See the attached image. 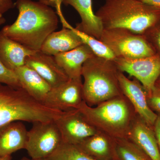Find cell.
<instances>
[{"mask_svg": "<svg viewBox=\"0 0 160 160\" xmlns=\"http://www.w3.org/2000/svg\"><path fill=\"white\" fill-rule=\"evenodd\" d=\"M6 22V20L5 18L2 17L0 18V26H2L3 24H5Z\"/></svg>", "mask_w": 160, "mask_h": 160, "instance_id": "4dcf8cb0", "label": "cell"}, {"mask_svg": "<svg viewBox=\"0 0 160 160\" xmlns=\"http://www.w3.org/2000/svg\"><path fill=\"white\" fill-rule=\"evenodd\" d=\"M60 31L52 32L43 43L40 51L49 55H57L74 49L82 45V41L66 22Z\"/></svg>", "mask_w": 160, "mask_h": 160, "instance_id": "4fadbf2b", "label": "cell"}, {"mask_svg": "<svg viewBox=\"0 0 160 160\" xmlns=\"http://www.w3.org/2000/svg\"><path fill=\"white\" fill-rule=\"evenodd\" d=\"M119 71L113 60L95 55L86 60L82 71L84 102L92 107L123 94L119 82Z\"/></svg>", "mask_w": 160, "mask_h": 160, "instance_id": "277c9868", "label": "cell"}, {"mask_svg": "<svg viewBox=\"0 0 160 160\" xmlns=\"http://www.w3.org/2000/svg\"><path fill=\"white\" fill-rule=\"evenodd\" d=\"M104 29L123 28L143 34L160 20V9L139 0H105L97 12Z\"/></svg>", "mask_w": 160, "mask_h": 160, "instance_id": "7a4b0ae2", "label": "cell"}, {"mask_svg": "<svg viewBox=\"0 0 160 160\" xmlns=\"http://www.w3.org/2000/svg\"><path fill=\"white\" fill-rule=\"evenodd\" d=\"M77 146L97 160H112L117 157L114 138L102 132L98 131Z\"/></svg>", "mask_w": 160, "mask_h": 160, "instance_id": "ac0fdd59", "label": "cell"}, {"mask_svg": "<svg viewBox=\"0 0 160 160\" xmlns=\"http://www.w3.org/2000/svg\"><path fill=\"white\" fill-rule=\"evenodd\" d=\"M118 80L122 92L129 100L138 115L147 125L153 128L158 114L152 111L147 102V92L136 79L131 80L119 71Z\"/></svg>", "mask_w": 160, "mask_h": 160, "instance_id": "8fae6325", "label": "cell"}, {"mask_svg": "<svg viewBox=\"0 0 160 160\" xmlns=\"http://www.w3.org/2000/svg\"><path fill=\"white\" fill-rule=\"evenodd\" d=\"M114 62L118 69L137 79L147 92L154 88L160 77V55L139 58H116Z\"/></svg>", "mask_w": 160, "mask_h": 160, "instance_id": "ba28073f", "label": "cell"}, {"mask_svg": "<svg viewBox=\"0 0 160 160\" xmlns=\"http://www.w3.org/2000/svg\"><path fill=\"white\" fill-rule=\"evenodd\" d=\"M147 98L150 109L156 113H160V83L157 82L153 89L147 92Z\"/></svg>", "mask_w": 160, "mask_h": 160, "instance_id": "d4e9b609", "label": "cell"}, {"mask_svg": "<svg viewBox=\"0 0 160 160\" xmlns=\"http://www.w3.org/2000/svg\"><path fill=\"white\" fill-rule=\"evenodd\" d=\"M28 131L22 121H15L0 127V157L25 149Z\"/></svg>", "mask_w": 160, "mask_h": 160, "instance_id": "2e32d148", "label": "cell"}, {"mask_svg": "<svg viewBox=\"0 0 160 160\" xmlns=\"http://www.w3.org/2000/svg\"><path fill=\"white\" fill-rule=\"evenodd\" d=\"M21 160H44V159H29L26 157H23Z\"/></svg>", "mask_w": 160, "mask_h": 160, "instance_id": "1f68e13d", "label": "cell"}, {"mask_svg": "<svg viewBox=\"0 0 160 160\" xmlns=\"http://www.w3.org/2000/svg\"><path fill=\"white\" fill-rule=\"evenodd\" d=\"M32 124L27 132L25 149L31 158H46L62 143L61 133L54 120L34 122Z\"/></svg>", "mask_w": 160, "mask_h": 160, "instance_id": "52a82bcc", "label": "cell"}, {"mask_svg": "<svg viewBox=\"0 0 160 160\" xmlns=\"http://www.w3.org/2000/svg\"><path fill=\"white\" fill-rule=\"evenodd\" d=\"M157 82H158L160 83V77L158 79Z\"/></svg>", "mask_w": 160, "mask_h": 160, "instance_id": "d6a6232c", "label": "cell"}, {"mask_svg": "<svg viewBox=\"0 0 160 160\" xmlns=\"http://www.w3.org/2000/svg\"><path fill=\"white\" fill-rule=\"evenodd\" d=\"M21 87L38 102L44 104L52 88L34 69L26 65L14 70Z\"/></svg>", "mask_w": 160, "mask_h": 160, "instance_id": "e0dca14e", "label": "cell"}, {"mask_svg": "<svg viewBox=\"0 0 160 160\" xmlns=\"http://www.w3.org/2000/svg\"><path fill=\"white\" fill-rule=\"evenodd\" d=\"M17 19L11 25L4 26L2 32L26 48L39 51L47 37L57 29V14L42 2L17 0Z\"/></svg>", "mask_w": 160, "mask_h": 160, "instance_id": "6da1fadb", "label": "cell"}, {"mask_svg": "<svg viewBox=\"0 0 160 160\" xmlns=\"http://www.w3.org/2000/svg\"><path fill=\"white\" fill-rule=\"evenodd\" d=\"M156 24L142 35L146 39H151L152 43L160 52V26H157Z\"/></svg>", "mask_w": 160, "mask_h": 160, "instance_id": "484cf974", "label": "cell"}, {"mask_svg": "<svg viewBox=\"0 0 160 160\" xmlns=\"http://www.w3.org/2000/svg\"><path fill=\"white\" fill-rule=\"evenodd\" d=\"M128 138L140 147L151 160H160V151L153 128L137 114L132 123Z\"/></svg>", "mask_w": 160, "mask_h": 160, "instance_id": "5bb4252c", "label": "cell"}, {"mask_svg": "<svg viewBox=\"0 0 160 160\" xmlns=\"http://www.w3.org/2000/svg\"><path fill=\"white\" fill-rule=\"evenodd\" d=\"M99 40L111 50L116 58H139L156 53L143 35L129 29H104Z\"/></svg>", "mask_w": 160, "mask_h": 160, "instance_id": "8992f818", "label": "cell"}, {"mask_svg": "<svg viewBox=\"0 0 160 160\" xmlns=\"http://www.w3.org/2000/svg\"><path fill=\"white\" fill-rule=\"evenodd\" d=\"M73 30L81 38L83 43L89 46L96 56L107 59L114 60L115 59L111 50L100 40L85 34L75 28Z\"/></svg>", "mask_w": 160, "mask_h": 160, "instance_id": "603a6c76", "label": "cell"}, {"mask_svg": "<svg viewBox=\"0 0 160 160\" xmlns=\"http://www.w3.org/2000/svg\"><path fill=\"white\" fill-rule=\"evenodd\" d=\"M78 109L98 130L115 139L128 138L137 114L123 94L92 107L83 101Z\"/></svg>", "mask_w": 160, "mask_h": 160, "instance_id": "3957f363", "label": "cell"}, {"mask_svg": "<svg viewBox=\"0 0 160 160\" xmlns=\"http://www.w3.org/2000/svg\"><path fill=\"white\" fill-rule=\"evenodd\" d=\"M36 52L9 38L0 31V61L7 69L14 72L24 66L26 58Z\"/></svg>", "mask_w": 160, "mask_h": 160, "instance_id": "d6986e66", "label": "cell"}, {"mask_svg": "<svg viewBox=\"0 0 160 160\" xmlns=\"http://www.w3.org/2000/svg\"><path fill=\"white\" fill-rule=\"evenodd\" d=\"M0 83L15 87H21L14 72L6 68L0 61Z\"/></svg>", "mask_w": 160, "mask_h": 160, "instance_id": "cb8c5ba5", "label": "cell"}, {"mask_svg": "<svg viewBox=\"0 0 160 160\" xmlns=\"http://www.w3.org/2000/svg\"><path fill=\"white\" fill-rule=\"evenodd\" d=\"M83 101L82 78L69 79L58 87L52 88L44 105L66 112L78 109Z\"/></svg>", "mask_w": 160, "mask_h": 160, "instance_id": "30bf717a", "label": "cell"}, {"mask_svg": "<svg viewBox=\"0 0 160 160\" xmlns=\"http://www.w3.org/2000/svg\"><path fill=\"white\" fill-rule=\"evenodd\" d=\"M44 160H97L92 157L77 145L62 143L57 150Z\"/></svg>", "mask_w": 160, "mask_h": 160, "instance_id": "7402d4cb", "label": "cell"}, {"mask_svg": "<svg viewBox=\"0 0 160 160\" xmlns=\"http://www.w3.org/2000/svg\"><path fill=\"white\" fill-rule=\"evenodd\" d=\"M95 54L87 45L83 44L74 49L55 56L58 64L69 79L82 78L84 63Z\"/></svg>", "mask_w": 160, "mask_h": 160, "instance_id": "ffe728a7", "label": "cell"}, {"mask_svg": "<svg viewBox=\"0 0 160 160\" xmlns=\"http://www.w3.org/2000/svg\"><path fill=\"white\" fill-rule=\"evenodd\" d=\"M63 112L38 102L23 88L0 83V127L15 121H53Z\"/></svg>", "mask_w": 160, "mask_h": 160, "instance_id": "5b68a950", "label": "cell"}, {"mask_svg": "<svg viewBox=\"0 0 160 160\" xmlns=\"http://www.w3.org/2000/svg\"><path fill=\"white\" fill-rule=\"evenodd\" d=\"M11 159L12 157L11 155L0 157V160H11Z\"/></svg>", "mask_w": 160, "mask_h": 160, "instance_id": "f546056e", "label": "cell"}, {"mask_svg": "<svg viewBox=\"0 0 160 160\" xmlns=\"http://www.w3.org/2000/svg\"><path fill=\"white\" fill-rule=\"evenodd\" d=\"M62 3L72 6L79 14L81 22L77 24L76 29L99 40L104 29L101 20L93 12L92 0H62Z\"/></svg>", "mask_w": 160, "mask_h": 160, "instance_id": "9a60e30c", "label": "cell"}, {"mask_svg": "<svg viewBox=\"0 0 160 160\" xmlns=\"http://www.w3.org/2000/svg\"><path fill=\"white\" fill-rule=\"evenodd\" d=\"M25 65L36 71L52 88L58 87L69 79L54 56L45 54L40 50L26 58Z\"/></svg>", "mask_w": 160, "mask_h": 160, "instance_id": "7c38bea8", "label": "cell"}, {"mask_svg": "<svg viewBox=\"0 0 160 160\" xmlns=\"http://www.w3.org/2000/svg\"><path fill=\"white\" fill-rule=\"evenodd\" d=\"M157 113V118L153 125V129L160 151V113Z\"/></svg>", "mask_w": 160, "mask_h": 160, "instance_id": "83f0119b", "label": "cell"}, {"mask_svg": "<svg viewBox=\"0 0 160 160\" xmlns=\"http://www.w3.org/2000/svg\"><path fill=\"white\" fill-rule=\"evenodd\" d=\"M15 6V4L12 0H0V18L9 9Z\"/></svg>", "mask_w": 160, "mask_h": 160, "instance_id": "4316f807", "label": "cell"}, {"mask_svg": "<svg viewBox=\"0 0 160 160\" xmlns=\"http://www.w3.org/2000/svg\"><path fill=\"white\" fill-rule=\"evenodd\" d=\"M117 155L120 160H151L129 138L115 139Z\"/></svg>", "mask_w": 160, "mask_h": 160, "instance_id": "44dd1931", "label": "cell"}, {"mask_svg": "<svg viewBox=\"0 0 160 160\" xmlns=\"http://www.w3.org/2000/svg\"><path fill=\"white\" fill-rule=\"evenodd\" d=\"M54 121L66 144L77 145L98 131L78 109L64 112Z\"/></svg>", "mask_w": 160, "mask_h": 160, "instance_id": "9c48e42d", "label": "cell"}, {"mask_svg": "<svg viewBox=\"0 0 160 160\" xmlns=\"http://www.w3.org/2000/svg\"><path fill=\"white\" fill-rule=\"evenodd\" d=\"M142 2L160 9V0H139Z\"/></svg>", "mask_w": 160, "mask_h": 160, "instance_id": "f1b7e54d", "label": "cell"}]
</instances>
